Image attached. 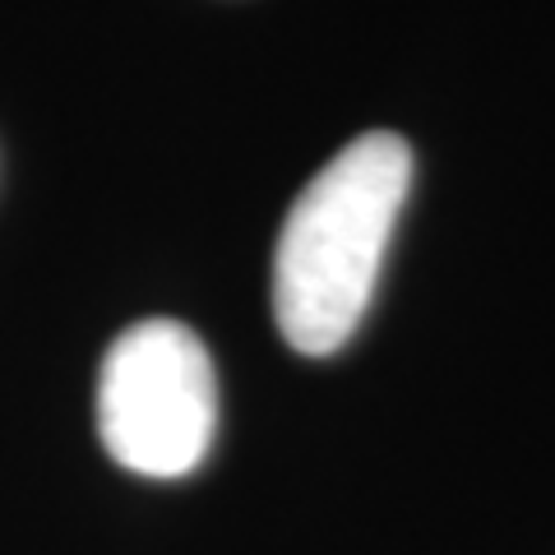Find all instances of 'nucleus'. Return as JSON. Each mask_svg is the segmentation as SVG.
<instances>
[{
  "label": "nucleus",
  "instance_id": "2",
  "mask_svg": "<svg viewBox=\"0 0 555 555\" xmlns=\"http://www.w3.org/2000/svg\"><path fill=\"white\" fill-rule=\"evenodd\" d=\"M218 430V375L195 328L139 320L107 347L98 379V436L139 477H185Z\"/></svg>",
  "mask_w": 555,
  "mask_h": 555
},
{
  "label": "nucleus",
  "instance_id": "1",
  "mask_svg": "<svg viewBox=\"0 0 555 555\" xmlns=\"http://www.w3.org/2000/svg\"><path fill=\"white\" fill-rule=\"evenodd\" d=\"M408 190L412 149L393 130H371L292 199L273 250V320L287 347L334 357L357 334Z\"/></svg>",
  "mask_w": 555,
  "mask_h": 555
}]
</instances>
